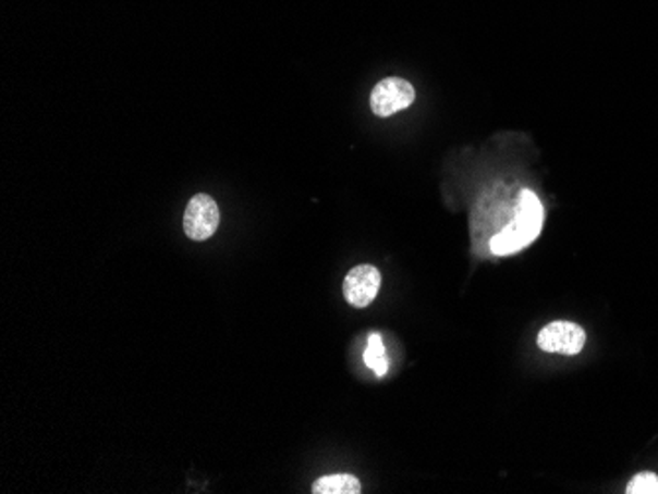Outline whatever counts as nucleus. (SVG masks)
Masks as SVG:
<instances>
[{"label": "nucleus", "mask_w": 658, "mask_h": 494, "mask_svg": "<svg viewBox=\"0 0 658 494\" xmlns=\"http://www.w3.org/2000/svg\"><path fill=\"white\" fill-rule=\"evenodd\" d=\"M381 289V272L370 264L351 268L343 280V296L353 308H367Z\"/></svg>", "instance_id": "nucleus-5"}, {"label": "nucleus", "mask_w": 658, "mask_h": 494, "mask_svg": "<svg viewBox=\"0 0 658 494\" xmlns=\"http://www.w3.org/2000/svg\"><path fill=\"white\" fill-rule=\"evenodd\" d=\"M314 494H360L361 481L355 474L336 473L319 477L316 483L312 484Z\"/></svg>", "instance_id": "nucleus-6"}, {"label": "nucleus", "mask_w": 658, "mask_h": 494, "mask_svg": "<svg viewBox=\"0 0 658 494\" xmlns=\"http://www.w3.org/2000/svg\"><path fill=\"white\" fill-rule=\"evenodd\" d=\"M363 359H365V365L377 376H385L389 372V365L391 362H389L387 350H385V345H382L381 333H370L367 349L363 353Z\"/></svg>", "instance_id": "nucleus-7"}, {"label": "nucleus", "mask_w": 658, "mask_h": 494, "mask_svg": "<svg viewBox=\"0 0 658 494\" xmlns=\"http://www.w3.org/2000/svg\"><path fill=\"white\" fill-rule=\"evenodd\" d=\"M219 221H221V213L216 199L207 194H197L185 207V237L192 240H207L216 235Z\"/></svg>", "instance_id": "nucleus-2"}, {"label": "nucleus", "mask_w": 658, "mask_h": 494, "mask_svg": "<svg viewBox=\"0 0 658 494\" xmlns=\"http://www.w3.org/2000/svg\"><path fill=\"white\" fill-rule=\"evenodd\" d=\"M545 225V207L533 189H521L516 217L507 227L489 238V250L495 257H509L533 245Z\"/></svg>", "instance_id": "nucleus-1"}, {"label": "nucleus", "mask_w": 658, "mask_h": 494, "mask_svg": "<svg viewBox=\"0 0 658 494\" xmlns=\"http://www.w3.org/2000/svg\"><path fill=\"white\" fill-rule=\"evenodd\" d=\"M416 91L411 83L401 77H387L375 85L370 94V109L377 116H391L414 103Z\"/></svg>", "instance_id": "nucleus-3"}, {"label": "nucleus", "mask_w": 658, "mask_h": 494, "mask_svg": "<svg viewBox=\"0 0 658 494\" xmlns=\"http://www.w3.org/2000/svg\"><path fill=\"white\" fill-rule=\"evenodd\" d=\"M627 494H658V477L655 473H638L627 484Z\"/></svg>", "instance_id": "nucleus-8"}, {"label": "nucleus", "mask_w": 658, "mask_h": 494, "mask_svg": "<svg viewBox=\"0 0 658 494\" xmlns=\"http://www.w3.org/2000/svg\"><path fill=\"white\" fill-rule=\"evenodd\" d=\"M586 345V331L572 321H552L538 333V347L546 353L580 355Z\"/></svg>", "instance_id": "nucleus-4"}]
</instances>
